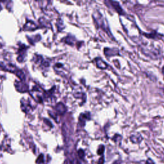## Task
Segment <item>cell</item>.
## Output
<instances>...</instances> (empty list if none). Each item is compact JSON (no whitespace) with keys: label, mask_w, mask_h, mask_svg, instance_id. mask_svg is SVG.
<instances>
[{"label":"cell","mask_w":164,"mask_h":164,"mask_svg":"<svg viewBox=\"0 0 164 164\" xmlns=\"http://www.w3.org/2000/svg\"><path fill=\"white\" fill-rule=\"evenodd\" d=\"M90 119V113L89 112H84V113H81L79 117V121L80 124H82V126H84L85 125L86 121H89Z\"/></svg>","instance_id":"1"},{"label":"cell","mask_w":164,"mask_h":164,"mask_svg":"<svg viewBox=\"0 0 164 164\" xmlns=\"http://www.w3.org/2000/svg\"><path fill=\"white\" fill-rule=\"evenodd\" d=\"M110 3L111 4L112 7L116 10V12H117V13H119V14H121V15L125 14L123 11V9H122V7L120 6L119 4L118 3L115 2V1H110Z\"/></svg>","instance_id":"2"},{"label":"cell","mask_w":164,"mask_h":164,"mask_svg":"<svg viewBox=\"0 0 164 164\" xmlns=\"http://www.w3.org/2000/svg\"><path fill=\"white\" fill-rule=\"evenodd\" d=\"M104 55L106 56H114V55H118L119 51L117 49H110V48H104Z\"/></svg>","instance_id":"3"},{"label":"cell","mask_w":164,"mask_h":164,"mask_svg":"<svg viewBox=\"0 0 164 164\" xmlns=\"http://www.w3.org/2000/svg\"><path fill=\"white\" fill-rule=\"evenodd\" d=\"M95 62H96V65L98 68H100L101 69H105L108 67V64L105 62L103 61L101 59L98 58V59H95Z\"/></svg>","instance_id":"4"},{"label":"cell","mask_w":164,"mask_h":164,"mask_svg":"<svg viewBox=\"0 0 164 164\" xmlns=\"http://www.w3.org/2000/svg\"><path fill=\"white\" fill-rule=\"evenodd\" d=\"M130 140H131L133 143H136V144H139L142 140V137L140 134H137V135H131L130 137Z\"/></svg>","instance_id":"5"},{"label":"cell","mask_w":164,"mask_h":164,"mask_svg":"<svg viewBox=\"0 0 164 164\" xmlns=\"http://www.w3.org/2000/svg\"><path fill=\"white\" fill-rule=\"evenodd\" d=\"M146 35V37H148L149 38H153V39H160L161 38V35L158 33L157 32H153V33H145L144 34Z\"/></svg>","instance_id":"6"},{"label":"cell","mask_w":164,"mask_h":164,"mask_svg":"<svg viewBox=\"0 0 164 164\" xmlns=\"http://www.w3.org/2000/svg\"><path fill=\"white\" fill-rule=\"evenodd\" d=\"M56 109L59 112V113H64L66 111V108H65V106L63 104H62V103L57 104Z\"/></svg>","instance_id":"7"},{"label":"cell","mask_w":164,"mask_h":164,"mask_svg":"<svg viewBox=\"0 0 164 164\" xmlns=\"http://www.w3.org/2000/svg\"><path fill=\"white\" fill-rule=\"evenodd\" d=\"M104 146L101 145L98 149V154L99 155H102L103 154V153H104Z\"/></svg>","instance_id":"8"},{"label":"cell","mask_w":164,"mask_h":164,"mask_svg":"<svg viewBox=\"0 0 164 164\" xmlns=\"http://www.w3.org/2000/svg\"><path fill=\"white\" fill-rule=\"evenodd\" d=\"M78 156H79V157L81 158V159H83V158H84V157H85V152H84V151L82 149L78 150Z\"/></svg>","instance_id":"9"},{"label":"cell","mask_w":164,"mask_h":164,"mask_svg":"<svg viewBox=\"0 0 164 164\" xmlns=\"http://www.w3.org/2000/svg\"><path fill=\"white\" fill-rule=\"evenodd\" d=\"M37 163H42V162H44V156L43 155H40L39 157H38V158H37Z\"/></svg>","instance_id":"10"},{"label":"cell","mask_w":164,"mask_h":164,"mask_svg":"<svg viewBox=\"0 0 164 164\" xmlns=\"http://www.w3.org/2000/svg\"><path fill=\"white\" fill-rule=\"evenodd\" d=\"M146 164H155V163H154V162H153L151 159L149 158V159L147 160L146 162Z\"/></svg>","instance_id":"11"},{"label":"cell","mask_w":164,"mask_h":164,"mask_svg":"<svg viewBox=\"0 0 164 164\" xmlns=\"http://www.w3.org/2000/svg\"><path fill=\"white\" fill-rule=\"evenodd\" d=\"M98 164H104V157H102L99 160Z\"/></svg>","instance_id":"12"}]
</instances>
